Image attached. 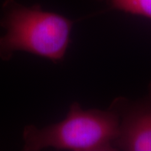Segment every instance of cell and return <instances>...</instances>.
Instances as JSON below:
<instances>
[{
    "label": "cell",
    "mask_w": 151,
    "mask_h": 151,
    "mask_svg": "<svg viewBox=\"0 0 151 151\" xmlns=\"http://www.w3.org/2000/svg\"><path fill=\"white\" fill-rule=\"evenodd\" d=\"M71 19L45 11L39 4L25 6L15 0H5L0 25V59L9 60L18 51L58 62L65 57L73 27Z\"/></svg>",
    "instance_id": "1"
},
{
    "label": "cell",
    "mask_w": 151,
    "mask_h": 151,
    "mask_svg": "<svg viewBox=\"0 0 151 151\" xmlns=\"http://www.w3.org/2000/svg\"><path fill=\"white\" fill-rule=\"evenodd\" d=\"M119 123V113L112 105L107 110L83 109L75 102L70 105L66 117L59 123L43 128L34 125L24 127V150H115Z\"/></svg>",
    "instance_id": "2"
},
{
    "label": "cell",
    "mask_w": 151,
    "mask_h": 151,
    "mask_svg": "<svg viewBox=\"0 0 151 151\" xmlns=\"http://www.w3.org/2000/svg\"><path fill=\"white\" fill-rule=\"evenodd\" d=\"M111 105L120 119L115 150L151 151V86L149 95L139 102L119 97Z\"/></svg>",
    "instance_id": "3"
},
{
    "label": "cell",
    "mask_w": 151,
    "mask_h": 151,
    "mask_svg": "<svg viewBox=\"0 0 151 151\" xmlns=\"http://www.w3.org/2000/svg\"><path fill=\"white\" fill-rule=\"evenodd\" d=\"M113 9L151 19V0H103Z\"/></svg>",
    "instance_id": "4"
}]
</instances>
